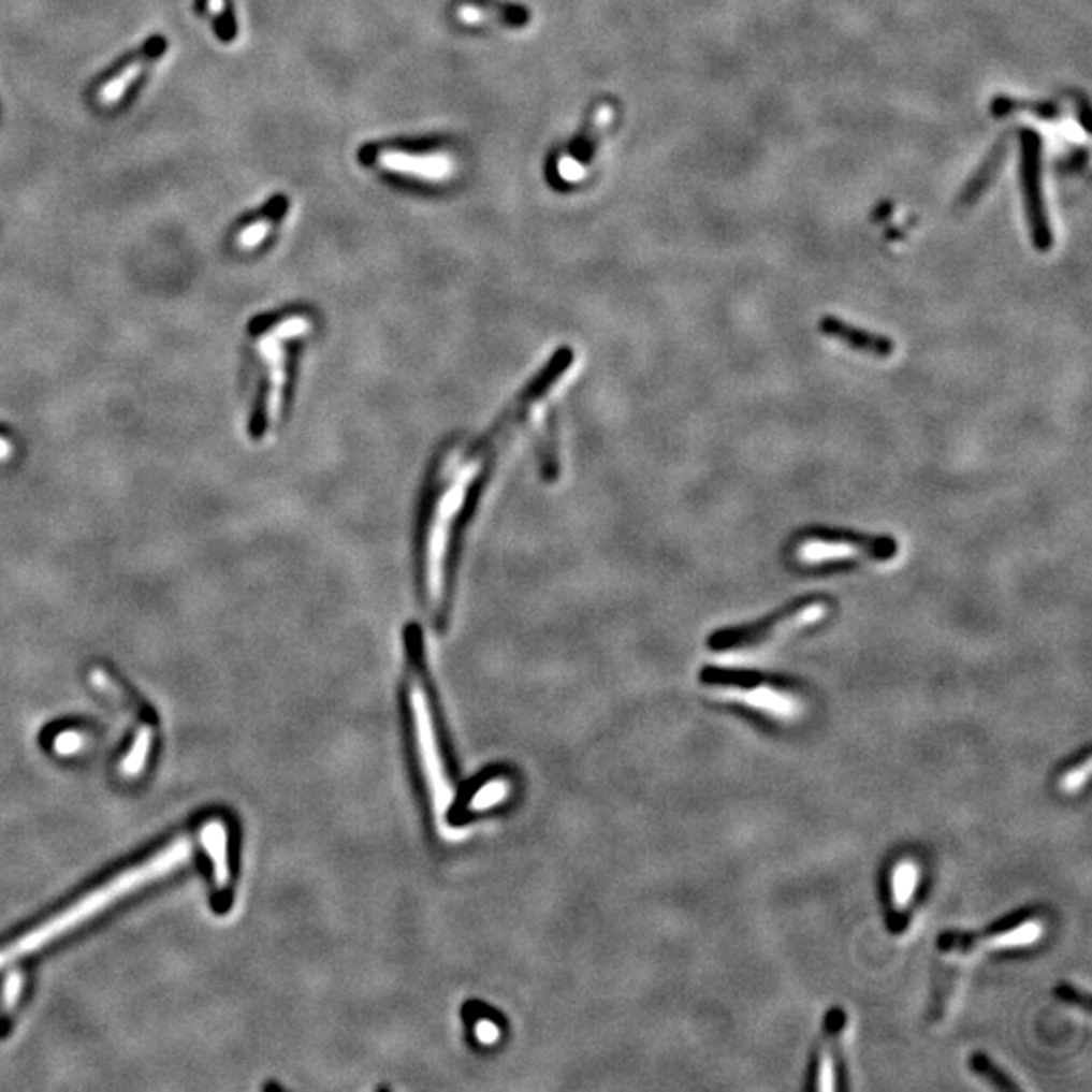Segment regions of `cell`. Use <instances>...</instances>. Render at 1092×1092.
Masks as SVG:
<instances>
[{
    "instance_id": "obj_14",
    "label": "cell",
    "mask_w": 1092,
    "mask_h": 1092,
    "mask_svg": "<svg viewBox=\"0 0 1092 1092\" xmlns=\"http://www.w3.org/2000/svg\"><path fill=\"white\" fill-rule=\"evenodd\" d=\"M227 838H229V832H227L225 821H221V819H208L207 824L201 828V842L207 848L208 858L213 862V878H215L217 892L227 890V886L231 883Z\"/></svg>"
},
{
    "instance_id": "obj_23",
    "label": "cell",
    "mask_w": 1092,
    "mask_h": 1092,
    "mask_svg": "<svg viewBox=\"0 0 1092 1092\" xmlns=\"http://www.w3.org/2000/svg\"><path fill=\"white\" fill-rule=\"evenodd\" d=\"M23 984H25V977L20 971H11L4 979V988H2V1011L4 1016H11L17 1007L18 1000H20V991H23Z\"/></svg>"
},
{
    "instance_id": "obj_11",
    "label": "cell",
    "mask_w": 1092,
    "mask_h": 1092,
    "mask_svg": "<svg viewBox=\"0 0 1092 1092\" xmlns=\"http://www.w3.org/2000/svg\"><path fill=\"white\" fill-rule=\"evenodd\" d=\"M379 164L389 173L405 174L421 180H448L455 174V160L448 152L434 155H409L401 150H384L379 157Z\"/></svg>"
},
{
    "instance_id": "obj_5",
    "label": "cell",
    "mask_w": 1092,
    "mask_h": 1092,
    "mask_svg": "<svg viewBox=\"0 0 1092 1092\" xmlns=\"http://www.w3.org/2000/svg\"><path fill=\"white\" fill-rule=\"evenodd\" d=\"M789 553L801 571L828 574L854 569L862 560L860 556H868L872 560H890L899 555V542L886 535H868L830 526H807L791 538Z\"/></svg>"
},
{
    "instance_id": "obj_20",
    "label": "cell",
    "mask_w": 1092,
    "mask_h": 1092,
    "mask_svg": "<svg viewBox=\"0 0 1092 1092\" xmlns=\"http://www.w3.org/2000/svg\"><path fill=\"white\" fill-rule=\"evenodd\" d=\"M1004 146H1006V142H1002V144H1000V146L991 152V157L986 160V164L981 166V171L971 178L967 189H965V192L961 194V201H963L965 205H971V203H973V201H975L981 192L988 189L991 178L995 176L998 169H1000V164H1002V160H1004Z\"/></svg>"
},
{
    "instance_id": "obj_25",
    "label": "cell",
    "mask_w": 1092,
    "mask_h": 1092,
    "mask_svg": "<svg viewBox=\"0 0 1092 1092\" xmlns=\"http://www.w3.org/2000/svg\"><path fill=\"white\" fill-rule=\"evenodd\" d=\"M84 737L79 732H73V730H65L61 734H57V739L53 741V748L59 753V755H75L82 751L84 746Z\"/></svg>"
},
{
    "instance_id": "obj_30",
    "label": "cell",
    "mask_w": 1092,
    "mask_h": 1092,
    "mask_svg": "<svg viewBox=\"0 0 1092 1092\" xmlns=\"http://www.w3.org/2000/svg\"><path fill=\"white\" fill-rule=\"evenodd\" d=\"M208 13L213 17H225V0H207Z\"/></svg>"
},
{
    "instance_id": "obj_27",
    "label": "cell",
    "mask_w": 1092,
    "mask_h": 1092,
    "mask_svg": "<svg viewBox=\"0 0 1092 1092\" xmlns=\"http://www.w3.org/2000/svg\"><path fill=\"white\" fill-rule=\"evenodd\" d=\"M1057 998L1062 1000V1002H1066V1004H1071V1006L1080 1007V1011H1084V1014H1089V1009H1091L1089 1007V995L1082 993L1080 989H1076L1075 986H1071V984H1060L1057 988Z\"/></svg>"
},
{
    "instance_id": "obj_19",
    "label": "cell",
    "mask_w": 1092,
    "mask_h": 1092,
    "mask_svg": "<svg viewBox=\"0 0 1092 1092\" xmlns=\"http://www.w3.org/2000/svg\"><path fill=\"white\" fill-rule=\"evenodd\" d=\"M1020 110L1030 112L1042 120H1057L1060 116V107L1052 102H1025V100H1016V98H1007V96H1000L991 102V114L1000 116V118H1004L1011 112H1020Z\"/></svg>"
},
{
    "instance_id": "obj_31",
    "label": "cell",
    "mask_w": 1092,
    "mask_h": 1092,
    "mask_svg": "<svg viewBox=\"0 0 1092 1092\" xmlns=\"http://www.w3.org/2000/svg\"><path fill=\"white\" fill-rule=\"evenodd\" d=\"M496 1028V1025H494ZM492 1028V1023L482 1022L480 1023V1030H478V1036L484 1042H492L496 1038V1030Z\"/></svg>"
},
{
    "instance_id": "obj_15",
    "label": "cell",
    "mask_w": 1092,
    "mask_h": 1092,
    "mask_svg": "<svg viewBox=\"0 0 1092 1092\" xmlns=\"http://www.w3.org/2000/svg\"><path fill=\"white\" fill-rule=\"evenodd\" d=\"M162 52H164V41H162V39L152 41V43L144 49V55H142L140 59H134V61H132L130 65H126V68H123L116 77H112L107 84L100 87V91H98V102L102 105H114L116 102H120L121 98H123V93L128 91V87L132 86V84L139 79L144 68L152 61V57H157V55H160Z\"/></svg>"
},
{
    "instance_id": "obj_3",
    "label": "cell",
    "mask_w": 1092,
    "mask_h": 1092,
    "mask_svg": "<svg viewBox=\"0 0 1092 1092\" xmlns=\"http://www.w3.org/2000/svg\"><path fill=\"white\" fill-rule=\"evenodd\" d=\"M310 329L312 320L304 314H292L278 320L260 318L249 326V336L256 338V350L261 361L249 413V435L253 439L263 437L270 421L281 419L290 384L288 368L292 363L286 345L297 336H306Z\"/></svg>"
},
{
    "instance_id": "obj_1",
    "label": "cell",
    "mask_w": 1092,
    "mask_h": 1092,
    "mask_svg": "<svg viewBox=\"0 0 1092 1092\" xmlns=\"http://www.w3.org/2000/svg\"><path fill=\"white\" fill-rule=\"evenodd\" d=\"M571 350H560L538 373L537 379L524 389L514 409L504 417L496 432L484 435L480 441H460L443 451L435 464L432 480L425 487V498L419 522V587L427 611L435 624L443 627L450 615L453 579L462 551L464 530L478 500L482 496L490 469L503 450V439L512 434L526 413L544 399L556 381L569 370Z\"/></svg>"
},
{
    "instance_id": "obj_26",
    "label": "cell",
    "mask_w": 1092,
    "mask_h": 1092,
    "mask_svg": "<svg viewBox=\"0 0 1092 1092\" xmlns=\"http://www.w3.org/2000/svg\"><path fill=\"white\" fill-rule=\"evenodd\" d=\"M556 169H558V176H560L565 183H581V180L587 176L585 166H583L577 158L572 157L560 158V160H558V164H556Z\"/></svg>"
},
{
    "instance_id": "obj_2",
    "label": "cell",
    "mask_w": 1092,
    "mask_h": 1092,
    "mask_svg": "<svg viewBox=\"0 0 1092 1092\" xmlns=\"http://www.w3.org/2000/svg\"><path fill=\"white\" fill-rule=\"evenodd\" d=\"M191 840L189 838H176L173 844H169L162 851H158L157 856H152L150 860H146V862H142L139 867L121 872L116 878H112L110 883H105L104 886H100L93 892L86 894L82 901L71 904L70 908H65L57 917L45 920L43 924H39L33 931H29L27 935L18 936L17 941H13L11 945L2 947L0 949V970L11 965V963H15V961L23 959V957H27V955L37 953L39 949H43L45 945H49L55 938L70 933L71 929H75L77 924H82L87 919L96 917L100 911H104L110 904L120 901L121 897H126V894L139 890L142 886L166 876L169 872H173L176 868L183 867L191 858Z\"/></svg>"
},
{
    "instance_id": "obj_12",
    "label": "cell",
    "mask_w": 1092,
    "mask_h": 1092,
    "mask_svg": "<svg viewBox=\"0 0 1092 1092\" xmlns=\"http://www.w3.org/2000/svg\"><path fill=\"white\" fill-rule=\"evenodd\" d=\"M819 332L824 336L833 338V340L846 345L851 350H856V352H862V354L874 356V359H890L897 352L894 343L888 336L874 334L870 330L858 329V326L848 324V322H844V320H840L835 316H824L819 320Z\"/></svg>"
},
{
    "instance_id": "obj_22",
    "label": "cell",
    "mask_w": 1092,
    "mask_h": 1092,
    "mask_svg": "<svg viewBox=\"0 0 1092 1092\" xmlns=\"http://www.w3.org/2000/svg\"><path fill=\"white\" fill-rule=\"evenodd\" d=\"M504 796H506L504 781H490V783H485V787H482L480 791H476L471 796L468 810L469 812H482V810H487L490 805H494L496 801H500Z\"/></svg>"
},
{
    "instance_id": "obj_8",
    "label": "cell",
    "mask_w": 1092,
    "mask_h": 1092,
    "mask_svg": "<svg viewBox=\"0 0 1092 1092\" xmlns=\"http://www.w3.org/2000/svg\"><path fill=\"white\" fill-rule=\"evenodd\" d=\"M924 868L919 856L902 851L892 856L880 874V902L890 935L908 933L924 897Z\"/></svg>"
},
{
    "instance_id": "obj_24",
    "label": "cell",
    "mask_w": 1092,
    "mask_h": 1092,
    "mask_svg": "<svg viewBox=\"0 0 1092 1092\" xmlns=\"http://www.w3.org/2000/svg\"><path fill=\"white\" fill-rule=\"evenodd\" d=\"M611 120H613V107L607 104L601 105V107L597 110V114H595V123H593V128H591L587 139L583 140V142L579 144V148H581V152H583L585 157H591V152H593V148H595V142H597L599 134L606 130L607 126L611 123Z\"/></svg>"
},
{
    "instance_id": "obj_21",
    "label": "cell",
    "mask_w": 1092,
    "mask_h": 1092,
    "mask_svg": "<svg viewBox=\"0 0 1092 1092\" xmlns=\"http://www.w3.org/2000/svg\"><path fill=\"white\" fill-rule=\"evenodd\" d=\"M272 219L274 217L267 215V217H261L260 221H256V223L242 229V233L237 235V247H242V249H256L258 245L265 242L270 231H272V227H274Z\"/></svg>"
},
{
    "instance_id": "obj_29",
    "label": "cell",
    "mask_w": 1092,
    "mask_h": 1092,
    "mask_svg": "<svg viewBox=\"0 0 1092 1092\" xmlns=\"http://www.w3.org/2000/svg\"><path fill=\"white\" fill-rule=\"evenodd\" d=\"M13 451H15V446H13L11 437L4 434V432H0V462L9 460L13 455Z\"/></svg>"
},
{
    "instance_id": "obj_13",
    "label": "cell",
    "mask_w": 1092,
    "mask_h": 1092,
    "mask_svg": "<svg viewBox=\"0 0 1092 1092\" xmlns=\"http://www.w3.org/2000/svg\"><path fill=\"white\" fill-rule=\"evenodd\" d=\"M941 957L945 961L936 970L935 981L931 989V1002H929V1020H933V1022H943L951 1014V1009L959 1000V993L963 989L965 965H967V961H961L955 957H947V955H941Z\"/></svg>"
},
{
    "instance_id": "obj_10",
    "label": "cell",
    "mask_w": 1092,
    "mask_h": 1092,
    "mask_svg": "<svg viewBox=\"0 0 1092 1092\" xmlns=\"http://www.w3.org/2000/svg\"><path fill=\"white\" fill-rule=\"evenodd\" d=\"M1020 185L1032 243L1038 251L1046 253L1054 245V235L1042 187V139L1032 128L1020 132Z\"/></svg>"
},
{
    "instance_id": "obj_16",
    "label": "cell",
    "mask_w": 1092,
    "mask_h": 1092,
    "mask_svg": "<svg viewBox=\"0 0 1092 1092\" xmlns=\"http://www.w3.org/2000/svg\"><path fill=\"white\" fill-rule=\"evenodd\" d=\"M1091 748L1084 746L1073 759L1058 767L1054 785L1064 796H1075L1091 780Z\"/></svg>"
},
{
    "instance_id": "obj_6",
    "label": "cell",
    "mask_w": 1092,
    "mask_h": 1092,
    "mask_svg": "<svg viewBox=\"0 0 1092 1092\" xmlns=\"http://www.w3.org/2000/svg\"><path fill=\"white\" fill-rule=\"evenodd\" d=\"M1048 931L1042 906H1023L979 931H945L936 938L938 953L971 961L977 955L1022 951L1038 945Z\"/></svg>"
},
{
    "instance_id": "obj_9",
    "label": "cell",
    "mask_w": 1092,
    "mask_h": 1092,
    "mask_svg": "<svg viewBox=\"0 0 1092 1092\" xmlns=\"http://www.w3.org/2000/svg\"><path fill=\"white\" fill-rule=\"evenodd\" d=\"M849 1034L848 1011L832 1006L821 1022L819 1036L807 1071V1091L832 1092L848 1089L846 1078V1042Z\"/></svg>"
},
{
    "instance_id": "obj_18",
    "label": "cell",
    "mask_w": 1092,
    "mask_h": 1092,
    "mask_svg": "<svg viewBox=\"0 0 1092 1092\" xmlns=\"http://www.w3.org/2000/svg\"><path fill=\"white\" fill-rule=\"evenodd\" d=\"M152 743H155V730L150 725H140L136 728V737H134V743L130 746L126 759L121 761L120 773L128 780H134L139 777L140 773L144 771V765L150 757V751H152Z\"/></svg>"
},
{
    "instance_id": "obj_7",
    "label": "cell",
    "mask_w": 1092,
    "mask_h": 1092,
    "mask_svg": "<svg viewBox=\"0 0 1092 1092\" xmlns=\"http://www.w3.org/2000/svg\"><path fill=\"white\" fill-rule=\"evenodd\" d=\"M830 609V599L821 595H807L798 597L789 603L780 607L771 615H765L753 624L739 625V627H723L716 629L709 638V647L712 652H732V650H748L759 647L769 642L773 636L781 631L801 627V625L819 622Z\"/></svg>"
},
{
    "instance_id": "obj_4",
    "label": "cell",
    "mask_w": 1092,
    "mask_h": 1092,
    "mask_svg": "<svg viewBox=\"0 0 1092 1092\" xmlns=\"http://www.w3.org/2000/svg\"><path fill=\"white\" fill-rule=\"evenodd\" d=\"M698 680L739 709L777 723H793L805 709L803 690L791 678L748 668L704 666Z\"/></svg>"
},
{
    "instance_id": "obj_17",
    "label": "cell",
    "mask_w": 1092,
    "mask_h": 1092,
    "mask_svg": "<svg viewBox=\"0 0 1092 1092\" xmlns=\"http://www.w3.org/2000/svg\"><path fill=\"white\" fill-rule=\"evenodd\" d=\"M970 1068L973 1075L984 1078L993 1089H1000V1091H1023L1025 1089L1022 1082H1018L1002 1064H998L986 1052H979V1050L973 1052L970 1057Z\"/></svg>"
},
{
    "instance_id": "obj_28",
    "label": "cell",
    "mask_w": 1092,
    "mask_h": 1092,
    "mask_svg": "<svg viewBox=\"0 0 1092 1092\" xmlns=\"http://www.w3.org/2000/svg\"><path fill=\"white\" fill-rule=\"evenodd\" d=\"M455 15H457L460 20H464L466 25H480V23H487L492 18L500 17L494 11H484L482 6H476V4H460Z\"/></svg>"
}]
</instances>
